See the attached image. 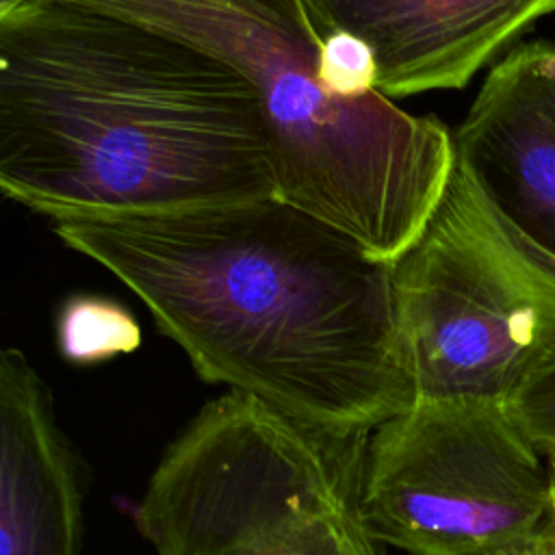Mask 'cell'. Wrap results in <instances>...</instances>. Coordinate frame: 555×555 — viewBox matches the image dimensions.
<instances>
[{
    "label": "cell",
    "instance_id": "cell-1",
    "mask_svg": "<svg viewBox=\"0 0 555 555\" xmlns=\"http://www.w3.org/2000/svg\"><path fill=\"white\" fill-rule=\"evenodd\" d=\"M52 228L208 384L336 436H369L416 399L390 262L280 195Z\"/></svg>",
    "mask_w": 555,
    "mask_h": 555
},
{
    "label": "cell",
    "instance_id": "cell-2",
    "mask_svg": "<svg viewBox=\"0 0 555 555\" xmlns=\"http://www.w3.org/2000/svg\"><path fill=\"white\" fill-rule=\"evenodd\" d=\"M0 189L52 223L278 195L258 100L232 67L72 0L0 13Z\"/></svg>",
    "mask_w": 555,
    "mask_h": 555
},
{
    "label": "cell",
    "instance_id": "cell-3",
    "mask_svg": "<svg viewBox=\"0 0 555 555\" xmlns=\"http://www.w3.org/2000/svg\"><path fill=\"white\" fill-rule=\"evenodd\" d=\"M173 35L254 91L278 195L392 262L421 232L455 169L449 128L382 93L334 95L304 0H72Z\"/></svg>",
    "mask_w": 555,
    "mask_h": 555
},
{
    "label": "cell",
    "instance_id": "cell-4",
    "mask_svg": "<svg viewBox=\"0 0 555 555\" xmlns=\"http://www.w3.org/2000/svg\"><path fill=\"white\" fill-rule=\"evenodd\" d=\"M366 438L225 390L165 449L134 525L154 555H384L360 507Z\"/></svg>",
    "mask_w": 555,
    "mask_h": 555
},
{
    "label": "cell",
    "instance_id": "cell-5",
    "mask_svg": "<svg viewBox=\"0 0 555 555\" xmlns=\"http://www.w3.org/2000/svg\"><path fill=\"white\" fill-rule=\"evenodd\" d=\"M390 267L416 397L509 403L555 360V271L499 223L457 165Z\"/></svg>",
    "mask_w": 555,
    "mask_h": 555
},
{
    "label": "cell",
    "instance_id": "cell-6",
    "mask_svg": "<svg viewBox=\"0 0 555 555\" xmlns=\"http://www.w3.org/2000/svg\"><path fill=\"white\" fill-rule=\"evenodd\" d=\"M360 507L405 555H551L548 455L507 403L416 397L364 447Z\"/></svg>",
    "mask_w": 555,
    "mask_h": 555
},
{
    "label": "cell",
    "instance_id": "cell-7",
    "mask_svg": "<svg viewBox=\"0 0 555 555\" xmlns=\"http://www.w3.org/2000/svg\"><path fill=\"white\" fill-rule=\"evenodd\" d=\"M455 165L499 223L555 271V43L509 50L453 134Z\"/></svg>",
    "mask_w": 555,
    "mask_h": 555
},
{
    "label": "cell",
    "instance_id": "cell-8",
    "mask_svg": "<svg viewBox=\"0 0 555 555\" xmlns=\"http://www.w3.org/2000/svg\"><path fill=\"white\" fill-rule=\"evenodd\" d=\"M321 39L347 33L375 59V89L405 98L464 87L555 0H304Z\"/></svg>",
    "mask_w": 555,
    "mask_h": 555
},
{
    "label": "cell",
    "instance_id": "cell-9",
    "mask_svg": "<svg viewBox=\"0 0 555 555\" xmlns=\"http://www.w3.org/2000/svg\"><path fill=\"white\" fill-rule=\"evenodd\" d=\"M82 473L48 386L15 347L0 353V555H80Z\"/></svg>",
    "mask_w": 555,
    "mask_h": 555
},
{
    "label": "cell",
    "instance_id": "cell-10",
    "mask_svg": "<svg viewBox=\"0 0 555 555\" xmlns=\"http://www.w3.org/2000/svg\"><path fill=\"white\" fill-rule=\"evenodd\" d=\"M61 356L76 366H93L141 347V327L132 312L100 295L69 297L56 319Z\"/></svg>",
    "mask_w": 555,
    "mask_h": 555
},
{
    "label": "cell",
    "instance_id": "cell-11",
    "mask_svg": "<svg viewBox=\"0 0 555 555\" xmlns=\"http://www.w3.org/2000/svg\"><path fill=\"white\" fill-rule=\"evenodd\" d=\"M319 74L325 87L345 100H362L379 93L375 89L377 67L373 52L347 33H330L323 39Z\"/></svg>",
    "mask_w": 555,
    "mask_h": 555
},
{
    "label": "cell",
    "instance_id": "cell-12",
    "mask_svg": "<svg viewBox=\"0 0 555 555\" xmlns=\"http://www.w3.org/2000/svg\"><path fill=\"white\" fill-rule=\"evenodd\" d=\"M507 408L544 453L555 449V360L542 366L509 399Z\"/></svg>",
    "mask_w": 555,
    "mask_h": 555
},
{
    "label": "cell",
    "instance_id": "cell-13",
    "mask_svg": "<svg viewBox=\"0 0 555 555\" xmlns=\"http://www.w3.org/2000/svg\"><path fill=\"white\" fill-rule=\"evenodd\" d=\"M546 455H548V464H551V475H553V509H555V449L546 451ZM551 555H555V527H553V553H551Z\"/></svg>",
    "mask_w": 555,
    "mask_h": 555
},
{
    "label": "cell",
    "instance_id": "cell-14",
    "mask_svg": "<svg viewBox=\"0 0 555 555\" xmlns=\"http://www.w3.org/2000/svg\"><path fill=\"white\" fill-rule=\"evenodd\" d=\"M22 2H26V0H0V13H7V11H11L13 7L22 4Z\"/></svg>",
    "mask_w": 555,
    "mask_h": 555
}]
</instances>
